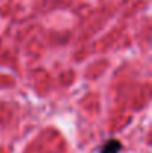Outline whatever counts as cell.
Segmentation results:
<instances>
[{"mask_svg": "<svg viewBox=\"0 0 152 153\" xmlns=\"http://www.w3.org/2000/svg\"><path fill=\"white\" fill-rule=\"evenodd\" d=\"M121 150V143L118 140H109L103 149H101V153H118Z\"/></svg>", "mask_w": 152, "mask_h": 153, "instance_id": "cell-1", "label": "cell"}]
</instances>
